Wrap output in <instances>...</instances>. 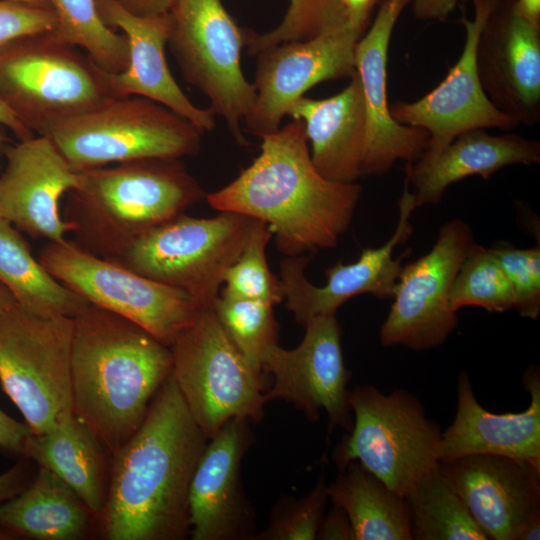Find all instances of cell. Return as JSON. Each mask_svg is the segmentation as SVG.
<instances>
[{"label":"cell","mask_w":540,"mask_h":540,"mask_svg":"<svg viewBox=\"0 0 540 540\" xmlns=\"http://www.w3.org/2000/svg\"><path fill=\"white\" fill-rule=\"evenodd\" d=\"M208 439L172 374L135 433L111 455L99 530L107 540H182L190 535L189 489Z\"/></svg>","instance_id":"1"},{"label":"cell","mask_w":540,"mask_h":540,"mask_svg":"<svg viewBox=\"0 0 540 540\" xmlns=\"http://www.w3.org/2000/svg\"><path fill=\"white\" fill-rule=\"evenodd\" d=\"M260 138V154L232 182L207 194L208 204L266 223L286 256L335 247L352 222L361 185L333 182L317 171L301 120Z\"/></svg>","instance_id":"2"},{"label":"cell","mask_w":540,"mask_h":540,"mask_svg":"<svg viewBox=\"0 0 540 540\" xmlns=\"http://www.w3.org/2000/svg\"><path fill=\"white\" fill-rule=\"evenodd\" d=\"M73 321V413L112 455L139 428L172 374L171 349L138 324L91 303Z\"/></svg>","instance_id":"3"},{"label":"cell","mask_w":540,"mask_h":540,"mask_svg":"<svg viewBox=\"0 0 540 540\" xmlns=\"http://www.w3.org/2000/svg\"><path fill=\"white\" fill-rule=\"evenodd\" d=\"M81 174L66 194L63 218L76 244L110 261L205 195L179 159L135 160Z\"/></svg>","instance_id":"4"},{"label":"cell","mask_w":540,"mask_h":540,"mask_svg":"<svg viewBox=\"0 0 540 540\" xmlns=\"http://www.w3.org/2000/svg\"><path fill=\"white\" fill-rule=\"evenodd\" d=\"M351 430L332 453L339 472L357 461L405 498L415 483L438 465L442 432L420 400L396 389L385 394L365 384L349 391Z\"/></svg>","instance_id":"5"},{"label":"cell","mask_w":540,"mask_h":540,"mask_svg":"<svg viewBox=\"0 0 540 540\" xmlns=\"http://www.w3.org/2000/svg\"><path fill=\"white\" fill-rule=\"evenodd\" d=\"M106 73L50 32L0 49V99L36 135L114 98Z\"/></svg>","instance_id":"6"},{"label":"cell","mask_w":540,"mask_h":540,"mask_svg":"<svg viewBox=\"0 0 540 540\" xmlns=\"http://www.w3.org/2000/svg\"><path fill=\"white\" fill-rule=\"evenodd\" d=\"M203 132L166 106L141 96L114 97L51 128L48 137L83 171L143 159L196 154Z\"/></svg>","instance_id":"7"},{"label":"cell","mask_w":540,"mask_h":540,"mask_svg":"<svg viewBox=\"0 0 540 540\" xmlns=\"http://www.w3.org/2000/svg\"><path fill=\"white\" fill-rule=\"evenodd\" d=\"M256 222L237 212L212 218L181 214L143 234L112 262L212 307Z\"/></svg>","instance_id":"8"},{"label":"cell","mask_w":540,"mask_h":540,"mask_svg":"<svg viewBox=\"0 0 540 540\" xmlns=\"http://www.w3.org/2000/svg\"><path fill=\"white\" fill-rule=\"evenodd\" d=\"M71 317H46L15 305L0 311V385L32 434L73 413Z\"/></svg>","instance_id":"9"},{"label":"cell","mask_w":540,"mask_h":540,"mask_svg":"<svg viewBox=\"0 0 540 540\" xmlns=\"http://www.w3.org/2000/svg\"><path fill=\"white\" fill-rule=\"evenodd\" d=\"M170 349L172 377L207 439L233 418H263L262 372L232 343L212 307H203Z\"/></svg>","instance_id":"10"},{"label":"cell","mask_w":540,"mask_h":540,"mask_svg":"<svg viewBox=\"0 0 540 540\" xmlns=\"http://www.w3.org/2000/svg\"><path fill=\"white\" fill-rule=\"evenodd\" d=\"M169 16L167 44L184 79L207 97L236 142L246 145L242 124L255 91L241 67L244 30L222 0H175Z\"/></svg>","instance_id":"11"},{"label":"cell","mask_w":540,"mask_h":540,"mask_svg":"<svg viewBox=\"0 0 540 540\" xmlns=\"http://www.w3.org/2000/svg\"><path fill=\"white\" fill-rule=\"evenodd\" d=\"M39 261L89 303L138 324L168 347L203 308L186 292L94 255L74 241L49 242Z\"/></svg>","instance_id":"12"},{"label":"cell","mask_w":540,"mask_h":540,"mask_svg":"<svg viewBox=\"0 0 540 540\" xmlns=\"http://www.w3.org/2000/svg\"><path fill=\"white\" fill-rule=\"evenodd\" d=\"M474 243L469 225L453 219L441 226L428 253L403 266L380 329L383 346L425 351L447 340L458 325L449 290Z\"/></svg>","instance_id":"13"},{"label":"cell","mask_w":540,"mask_h":540,"mask_svg":"<svg viewBox=\"0 0 540 540\" xmlns=\"http://www.w3.org/2000/svg\"><path fill=\"white\" fill-rule=\"evenodd\" d=\"M363 34L346 21L313 38L259 52L252 83L255 98L243 123L246 130L258 137L274 132L310 88L323 81L351 78L356 72V45Z\"/></svg>","instance_id":"14"},{"label":"cell","mask_w":540,"mask_h":540,"mask_svg":"<svg viewBox=\"0 0 540 540\" xmlns=\"http://www.w3.org/2000/svg\"><path fill=\"white\" fill-rule=\"evenodd\" d=\"M305 335L294 349L273 346L262 369L273 377L264 400H283L295 405L309 421L328 416V432L336 427L349 432L353 425L349 403L347 369L341 346V329L336 314L318 315L305 324Z\"/></svg>","instance_id":"15"},{"label":"cell","mask_w":540,"mask_h":540,"mask_svg":"<svg viewBox=\"0 0 540 540\" xmlns=\"http://www.w3.org/2000/svg\"><path fill=\"white\" fill-rule=\"evenodd\" d=\"M498 1L472 0L473 19H461L465 28L461 55L442 82L416 101H397L390 106L395 121L428 132V146L421 156L435 155L457 135L469 130L497 128L509 131L518 126L490 101L476 66L480 32Z\"/></svg>","instance_id":"16"},{"label":"cell","mask_w":540,"mask_h":540,"mask_svg":"<svg viewBox=\"0 0 540 540\" xmlns=\"http://www.w3.org/2000/svg\"><path fill=\"white\" fill-rule=\"evenodd\" d=\"M399 217L394 233L377 248H365L357 261L344 264L338 261L325 271L326 284L310 283L305 276L309 262L306 255L286 256L280 264V282L286 308L295 320L305 324L318 315L336 314L347 300L361 294L380 299L392 298L402 271V261L410 250L393 259L398 244L405 243L413 233L411 214L416 209L415 199L407 185L398 202Z\"/></svg>","instance_id":"17"},{"label":"cell","mask_w":540,"mask_h":540,"mask_svg":"<svg viewBox=\"0 0 540 540\" xmlns=\"http://www.w3.org/2000/svg\"><path fill=\"white\" fill-rule=\"evenodd\" d=\"M439 469L470 515L492 540H519L540 520V469L500 455L440 460Z\"/></svg>","instance_id":"18"},{"label":"cell","mask_w":540,"mask_h":540,"mask_svg":"<svg viewBox=\"0 0 540 540\" xmlns=\"http://www.w3.org/2000/svg\"><path fill=\"white\" fill-rule=\"evenodd\" d=\"M480 83L495 107L518 126L540 121V25L499 0L476 48Z\"/></svg>","instance_id":"19"},{"label":"cell","mask_w":540,"mask_h":540,"mask_svg":"<svg viewBox=\"0 0 540 540\" xmlns=\"http://www.w3.org/2000/svg\"><path fill=\"white\" fill-rule=\"evenodd\" d=\"M0 174V218L34 238L61 242L72 225L60 212V200L81 181L52 141L34 135L7 146Z\"/></svg>","instance_id":"20"},{"label":"cell","mask_w":540,"mask_h":540,"mask_svg":"<svg viewBox=\"0 0 540 540\" xmlns=\"http://www.w3.org/2000/svg\"><path fill=\"white\" fill-rule=\"evenodd\" d=\"M410 2L381 0L356 45L355 70L366 114L364 176L383 175L399 160L415 162L428 146V132L395 121L387 98L388 49L398 18Z\"/></svg>","instance_id":"21"},{"label":"cell","mask_w":540,"mask_h":540,"mask_svg":"<svg viewBox=\"0 0 540 540\" xmlns=\"http://www.w3.org/2000/svg\"><path fill=\"white\" fill-rule=\"evenodd\" d=\"M249 420L233 418L210 439L189 489L193 540L253 539L255 515L240 478L244 453L252 441Z\"/></svg>","instance_id":"22"},{"label":"cell","mask_w":540,"mask_h":540,"mask_svg":"<svg viewBox=\"0 0 540 540\" xmlns=\"http://www.w3.org/2000/svg\"><path fill=\"white\" fill-rule=\"evenodd\" d=\"M96 6L104 23L122 30L129 45L127 68L117 74L106 73L112 95L151 99L186 118L203 133L212 131L216 126L214 112L193 104L170 72L165 56L169 12L141 16L128 11L119 0H96Z\"/></svg>","instance_id":"23"},{"label":"cell","mask_w":540,"mask_h":540,"mask_svg":"<svg viewBox=\"0 0 540 540\" xmlns=\"http://www.w3.org/2000/svg\"><path fill=\"white\" fill-rule=\"evenodd\" d=\"M523 384L529 406L517 413H493L477 400L466 371L457 379L452 423L442 432L440 460L491 454L526 461L540 469V370L528 367Z\"/></svg>","instance_id":"24"},{"label":"cell","mask_w":540,"mask_h":540,"mask_svg":"<svg viewBox=\"0 0 540 540\" xmlns=\"http://www.w3.org/2000/svg\"><path fill=\"white\" fill-rule=\"evenodd\" d=\"M540 163V142L517 134L491 135L473 129L457 135L431 157L406 163L405 184L412 185L416 208L438 204L446 189L469 176L488 180L504 167Z\"/></svg>","instance_id":"25"},{"label":"cell","mask_w":540,"mask_h":540,"mask_svg":"<svg viewBox=\"0 0 540 540\" xmlns=\"http://www.w3.org/2000/svg\"><path fill=\"white\" fill-rule=\"evenodd\" d=\"M288 115L303 122L311 160L324 178L356 183L364 176L366 114L356 72L339 93L324 99L302 96Z\"/></svg>","instance_id":"26"},{"label":"cell","mask_w":540,"mask_h":540,"mask_svg":"<svg viewBox=\"0 0 540 540\" xmlns=\"http://www.w3.org/2000/svg\"><path fill=\"white\" fill-rule=\"evenodd\" d=\"M22 456L63 480L89 507L99 525L107 501L111 455L74 413L52 430L31 433Z\"/></svg>","instance_id":"27"},{"label":"cell","mask_w":540,"mask_h":540,"mask_svg":"<svg viewBox=\"0 0 540 540\" xmlns=\"http://www.w3.org/2000/svg\"><path fill=\"white\" fill-rule=\"evenodd\" d=\"M98 526L83 500L41 466L22 491L0 503V530L12 539L83 540Z\"/></svg>","instance_id":"28"},{"label":"cell","mask_w":540,"mask_h":540,"mask_svg":"<svg viewBox=\"0 0 540 540\" xmlns=\"http://www.w3.org/2000/svg\"><path fill=\"white\" fill-rule=\"evenodd\" d=\"M327 492L348 516L354 540H412L405 498L361 463L350 462Z\"/></svg>","instance_id":"29"},{"label":"cell","mask_w":540,"mask_h":540,"mask_svg":"<svg viewBox=\"0 0 540 540\" xmlns=\"http://www.w3.org/2000/svg\"><path fill=\"white\" fill-rule=\"evenodd\" d=\"M0 284L18 306L36 315L74 318L89 302L59 282L32 255L29 245L0 218Z\"/></svg>","instance_id":"30"},{"label":"cell","mask_w":540,"mask_h":540,"mask_svg":"<svg viewBox=\"0 0 540 540\" xmlns=\"http://www.w3.org/2000/svg\"><path fill=\"white\" fill-rule=\"evenodd\" d=\"M412 540H488L436 465L405 497Z\"/></svg>","instance_id":"31"},{"label":"cell","mask_w":540,"mask_h":540,"mask_svg":"<svg viewBox=\"0 0 540 540\" xmlns=\"http://www.w3.org/2000/svg\"><path fill=\"white\" fill-rule=\"evenodd\" d=\"M56 18L50 34L74 46L104 72L117 74L127 68L129 45L126 36L101 19L96 0H44Z\"/></svg>","instance_id":"32"},{"label":"cell","mask_w":540,"mask_h":540,"mask_svg":"<svg viewBox=\"0 0 540 540\" xmlns=\"http://www.w3.org/2000/svg\"><path fill=\"white\" fill-rule=\"evenodd\" d=\"M448 300L453 311L478 306L503 313L514 308L512 285L490 248L472 245L451 284Z\"/></svg>","instance_id":"33"},{"label":"cell","mask_w":540,"mask_h":540,"mask_svg":"<svg viewBox=\"0 0 540 540\" xmlns=\"http://www.w3.org/2000/svg\"><path fill=\"white\" fill-rule=\"evenodd\" d=\"M213 311L229 339L257 371L267 352L278 344V324L273 305L219 294Z\"/></svg>","instance_id":"34"},{"label":"cell","mask_w":540,"mask_h":540,"mask_svg":"<svg viewBox=\"0 0 540 540\" xmlns=\"http://www.w3.org/2000/svg\"><path fill=\"white\" fill-rule=\"evenodd\" d=\"M272 236L268 225L257 220L244 249L224 275L221 295L273 306L284 300L280 279L270 271L266 260V246Z\"/></svg>","instance_id":"35"},{"label":"cell","mask_w":540,"mask_h":540,"mask_svg":"<svg viewBox=\"0 0 540 540\" xmlns=\"http://www.w3.org/2000/svg\"><path fill=\"white\" fill-rule=\"evenodd\" d=\"M347 20L342 0H299L288 7L282 21L263 34L244 31V40L250 55L280 43L303 41Z\"/></svg>","instance_id":"36"},{"label":"cell","mask_w":540,"mask_h":540,"mask_svg":"<svg viewBox=\"0 0 540 540\" xmlns=\"http://www.w3.org/2000/svg\"><path fill=\"white\" fill-rule=\"evenodd\" d=\"M329 500L327 484L320 476L314 488L299 499L283 497L273 507L266 529L255 540H314Z\"/></svg>","instance_id":"37"},{"label":"cell","mask_w":540,"mask_h":540,"mask_svg":"<svg viewBox=\"0 0 540 540\" xmlns=\"http://www.w3.org/2000/svg\"><path fill=\"white\" fill-rule=\"evenodd\" d=\"M490 250L500 262L514 291V308L523 318L535 320L540 313V245L520 249L497 241Z\"/></svg>","instance_id":"38"},{"label":"cell","mask_w":540,"mask_h":540,"mask_svg":"<svg viewBox=\"0 0 540 540\" xmlns=\"http://www.w3.org/2000/svg\"><path fill=\"white\" fill-rule=\"evenodd\" d=\"M55 24V15L49 9L0 0V49L17 39L52 31Z\"/></svg>","instance_id":"39"},{"label":"cell","mask_w":540,"mask_h":540,"mask_svg":"<svg viewBox=\"0 0 540 540\" xmlns=\"http://www.w3.org/2000/svg\"><path fill=\"white\" fill-rule=\"evenodd\" d=\"M316 539L320 540H354L353 530L346 513L333 505L324 513Z\"/></svg>","instance_id":"40"},{"label":"cell","mask_w":540,"mask_h":540,"mask_svg":"<svg viewBox=\"0 0 540 540\" xmlns=\"http://www.w3.org/2000/svg\"><path fill=\"white\" fill-rule=\"evenodd\" d=\"M30 434L25 423L13 419L0 409V449L22 456Z\"/></svg>","instance_id":"41"},{"label":"cell","mask_w":540,"mask_h":540,"mask_svg":"<svg viewBox=\"0 0 540 540\" xmlns=\"http://www.w3.org/2000/svg\"><path fill=\"white\" fill-rule=\"evenodd\" d=\"M467 0H411L414 17L421 21H444Z\"/></svg>","instance_id":"42"},{"label":"cell","mask_w":540,"mask_h":540,"mask_svg":"<svg viewBox=\"0 0 540 540\" xmlns=\"http://www.w3.org/2000/svg\"><path fill=\"white\" fill-rule=\"evenodd\" d=\"M29 471L21 463L0 474V503L17 495L27 484ZM12 539L6 532L0 530V540Z\"/></svg>","instance_id":"43"},{"label":"cell","mask_w":540,"mask_h":540,"mask_svg":"<svg viewBox=\"0 0 540 540\" xmlns=\"http://www.w3.org/2000/svg\"><path fill=\"white\" fill-rule=\"evenodd\" d=\"M377 0H342L347 20L356 28L365 31Z\"/></svg>","instance_id":"44"},{"label":"cell","mask_w":540,"mask_h":540,"mask_svg":"<svg viewBox=\"0 0 540 540\" xmlns=\"http://www.w3.org/2000/svg\"><path fill=\"white\" fill-rule=\"evenodd\" d=\"M119 2L131 13L149 16L169 12L175 0H119Z\"/></svg>","instance_id":"45"},{"label":"cell","mask_w":540,"mask_h":540,"mask_svg":"<svg viewBox=\"0 0 540 540\" xmlns=\"http://www.w3.org/2000/svg\"><path fill=\"white\" fill-rule=\"evenodd\" d=\"M0 125L9 129L19 141L36 135L1 99Z\"/></svg>","instance_id":"46"},{"label":"cell","mask_w":540,"mask_h":540,"mask_svg":"<svg viewBox=\"0 0 540 540\" xmlns=\"http://www.w3.org/2000/svg\"><path fill=\"white\" fill-rule=\"evenodd\" d=\"M513 5L519 15L540 25V0H513Z\"/></svg>","instance_id":"47"},{"label":"cell","mask_w":540,"mask_h":540,"mask_svg":"<svg viewBox=\"0 0 540 540\" xmlns=\"http://www.w3.org/2000/svg\"><path fill=\"white\" fill-rule=\"evenodd\" d=\"M17 305L12 294L0 284V311L9 309Z\"/></svg>","instance_id":"48"},{"label":"cell","mask_w":540,"mask_h":540,"mask_svg":"<svg viewBox=\"0 0 540 540\" xmlns=\"http://www.w3.org/2000/svg\"><path fill=\"white\" fill-rule=\"evenodd\" d=\"M12 1H16V2H20V3H24V4H28V5L48 9V7H47L44 0H12Z\"/></svg>","instance_id":"49"},{"label":"cell","mask_w":540,"mask_h":540,"mask_svg":"<svg viewBox=\"0 0 540 540\" xmlns=\"http://www.w3.org/2000/svg\"><path fill=\"white\" fill-rule=\"evenodd\" d=\"M8 141V137L2 132H0V157L2 154H4L5 149L7 148Z\"/></svg>","instance_id":"50"},{"label":"cell","mask_w":540,"mask_h":540,"mask_svg":"<svg viewBox=\"0 0 540 540\" xmlns=\"http://www.w3.org/2000/svg\"><path fill=\"white\" fill-rule=\"evenodd\" d=\"M289 1H290L289 7H293L297 4L299 0H289Z\"/></svg>","instance_id":"51"}]
</instances>
